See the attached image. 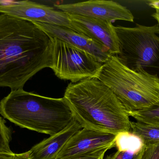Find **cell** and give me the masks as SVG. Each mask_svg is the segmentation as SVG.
Wrapping results in <instances>:
<instances>
[{"label": "cell", "instance_id": "cell-16", "mask_svg": "<svg viewBox=\"0 0 159 159\" xmlns=\"http://www.w3.org/2000/svg\"><path fill=\"white\" fill-rule=\"evenodd\" d=\"M11 129L6 125V121L0 117V151L6 153H13L10 148L12 139Z\"/></svg>", "mask_w": 159, "mask_h": 159}, {"label": "cell", "instance_id": "cell-18", "mask_svg": "<svg viewBox=\"0 0 159 159\" xmlns=\"http://www.w3.org/2000/svg\"><path fill=\"white\" fill-rule=\"evenodd\" d=\"M142 152L137 154L127 149H117L116 152L107 156L105 159H140Z\"/></svg>", "mask_w": 159, "mask_h": 159}, {"label": "cell", "instance_id": "cell-14", "mask_svg": "<svg viewBox=\"0 0 159 159\" xmlns=\"http://www.w3.org/2000/svg\"><path fill=\"white\" fill-rule=\"evenodd\" d=\"M130 131L141 136L145 145L159 143V128L136 121L131 122Z\"/></svg>", "mask_w": 159, "mask_h": 159}, {"label": "cell", "instance_id": "cell-10", "mask_svg": "<svg viewBox=\"0 0 159 159\" xmlns=\"http://www.w3.org/2000/svg\"><path fill=\"white\" fill-rule=\"evenodd\" d=\"M116 135L83 128L70 139L56 159H68L99 148L115 147Z\"/></svg>", "mask_w": 159, "mask_h": 159}, {"label": "cell", "instance_id": "cell-20", "mask_svg": "<svg viewBox=\"0 0 159 159\" xmlns=\"http://www.w3.org/2000/svg\"><path fill=\"white\" fill-rule=\"evenodd\" d=\"M0 159H30V152L27 151L20 154L6 153L0 151Z\"/></svg>", "mask_w": 159, "mask_h": 159}, {"label": "cell", "instance_id": "cell-9", "mask_svg": "<svg viewBox=\"0 0 159 159\" xmlns=\"http://www.w3.org/2000/svg\"><path fill=\"white\" fill-rule=\"evenodd\" d=\"M67 15L70 29L106 48L112 56L119 53L118 40L112 22L78 15Z\"/></svg>", "mask_w": 159, "mask_h": 159}, {"label": "cell", "instance_id": "cell-4", "mask_svg": "<svg viewBox=\"0 0 159 159\" xmlns=\"http://www.w3.org/2000/svg\"><path fill=\"white\" fill-rule=\"evenodd\" d=\"M96 78L111 90L127 113L159 104V77L146 70H132L116 56L103 63Z\"/></svg>", "mask_w": 159, "mask_h": 159}, {"label": "cell", "instance_id": "cell-17", "mask_svg": "<svg viewBox=\"0 0 159 159\" xmlns=\"http://www.w3.org/2000/svg\"><path fill=\"white\" fill-rule=\"evenodd\" d=\"M112 148L111 147H107L99 148L68 159H104L106 153Z\"/></svg>", "mask_w": 159, "mask_h": 159}, {"label": "cell", "instance_id": "cell-7", "mask_svg": "<svg viewBox=\"0 0 159 159\" xmlns=\"http://www.w3.org/2000/svg\"><path fill=\"white\" fill-rule=\"evenodd\" d=\"M0 14L32 22H41L70 28L68 15L54 7L30 1L0 2Z\"/></svg>", "mask_w": 159, "mask_h": 159}, {"label": "cell", "instance_id": "cell-5", "mask_svg": "<svg viewBox=\"0 0 159 159\" xmlns=\"http://www.w3.org/2000/svg\"><path fill=\"white\" fill-rule=\"evenodd\" d=\"M119 52L116 55L128 68L139 71L159 67V25L115 26Z\"/></svg>", "mask_w": 159, "mask_h": 159}, {"label": "cell", "instance_id": "cell-3", "mask_svg": "<svg viewBox=\"0 0 159 159\" xmlns=\"http://www.w3.org/2000/svg\"><path fill=\"white\" fill-rule=\"evenodd\" d=\"M0 114L20 128L55 135L75 118L64 97L52 98L25 91L11 90L1 101Z\"/></svg>", "mask_w": 159, "mask_h": 159}, {"label": "cell", "instance_id": "cell-12", "mask_svg": "<svg viewBox=\"0 0 159 159\" xmlns=\"http://www.w3.org/2000/svg\"><path fill=\"white\" fill-rule=\"evenodd\" d=\"M82 129L74 120L60 132L50 136L29 150L30 159H56L71 138Z\"/></svg>", "mask_w": 159, "mask_h": 159}, {"label": "cell", "instance_id": "cell-15", "mask_svg": "<svg viewBox=\"0 0 159 159\" xmlns=\"http://www.w3.org/2000/svg\"><path fill=\"white\" fill-rule=\"evenodd\" d=\"M128 114L137 122L159 128V104L146 110L129 112Z\"/></svg>", "mask_w": 159, "mask_h": 159}, {"label": "cell", "instance_id": "cell-19", "mask_svg": "<svg viewBox=\"0 0 159 159\" xmlns=\"http://www.w3.org/2000/svg\"><path fill=\"white\" fill-rule=\"evenodd\" d=\"M140 159H159V143L145 145Z\"/></svg>", "mask_w": 159, "mask_h": 159}, {"label": "cell", "instance_id": "cell-23", "mask_svg": "<svg viewBox=\"0 0 159 159\" xmlns=\"http://www.w3.org/2000/svg\"><path fill=\"white\" fill-rule=\"evenodd\" d=\"M0 104H1V101H0Z\"/></svg>", "mask_w": 159, "mask_h": 159}, {"label": "cell", "instance_id": "cell-22", "mask_svg": "<svg viewBox=\"0 0 159 159\" xmlns=\"http://www.w3.org/2000/svg\"><path fill=\"white\" fill-rule=\"evenodd\" d=\"M152 16L157 21L158 24L159 25V11L156 10V12L152 15Z\"/></svg>", "mask_w": 159, "mask_h": 159}, {"label": "cell", "instance_id": "cell-6", "mask_svg": "<svg viewBox=\"0 0 159 159\" xmlns=\"http://www.w3.org/2000/svg\"><path fill=\"white\" fill-rule=\"evenodd\" d=\"M49 37L52 43L50 68L56 76L72 83L96 78L102 63L84 50L56 37Z\"/></svg>", "mask_w": 159, "mask_h": 159}, {"label": "cell", "instance_id": "cell-24", "mask_svg": "<svg viewBox=\"0 0 159 159\" xmlns=\"http://www.w3.org/2000/svg\"><path fill=\"white\" fill-rule=\"evenodd\" d=\"M1 1H0V2H1Z\"/></svg>", "mask_w": 159, "mask_h": 159}, {"label": "cell", "instance_id": "cell-8", "mask_svg": "<svg viewBox=\"0 0 159 159\" xmlns=\"http://www.w3.org/2000/svg\"><path fill=\"white\" fill-rule=\"evenodd\" d=\"M66 14L78 15L113 22L117 20L133 22L134 16L128 8L112 1H89L55 5Z\"/></svg>", "mask_w": 159, "mask_h": 159}, {"label": "cell", "instance_id": "cell-11", "mask_svg": "<svg viewBox=\"0 0 159 159\" xmlns=\"http://www.w3.org/2000/svg\"><path fill=\"white\" fill-rule=\"evenodd\" d=\"M33 23L48 36L56 37L86 51L102 63H105L112 56L107 48L69 27L41 22Z\"/></svg>", "mask_w": 159, "mask_h": 159}, {"label": "cell", "instance_id": "cell-13", "mask_svg": "<svg viewBox=\"0 0 159 159\" xmlns=\"http://www.w3.org/2000/svg\"><path fill=\"white\" fill-rule=\"evenodd\" d=\"M145 146L142 137L131 131L119 133L115 142V147L117 149H127L137 154L143 152Z\"/></svg>", "mask_w": 159, "mask_h": 159}, {"label": "cell", "instance_id": "cell-21", "mask_svg": "<svg viewBox=\"0 0 159 159\" xmlns=\"http://www.w3.org/2000/svg\"><path fill=\"white\" fill-rule=\"evenodd\" d=\"M149 5L150 7H153L156 10L159 11V0L158 1H150L149 2Z\"/></svg>", "mask_w": 159, "mask_h": 159}, {"label": "cell", "instance_id": "cell-2", "mask_svg": "<svg viewBox=\"0 0 159 159\" xmlns=\"http://www.w3.org/2000/svg\"><path fill=\"white\" fill-rule=\"evenodd\" d=\"M63 97L82 129L116 135L130 131L132 121L127 111L111 90L97 78L70 83Z\"/></svg>", "mask_w": 159, "mask_h": 159}, {"label": "cell", "instance_id": "cell-1", "mask_svg": "<svg viewBox=\"0 0 159 159\" xmlns=\"http://www.w3.org/2000/svg\"><path fill=\"white\" fill-rule=\"evenodd\" d=\"M50 37L31 21L0 14V87L23 89L52 64Z\"/></svg>", "mask_w": 159, "mask_h": 159}]
</instances>
